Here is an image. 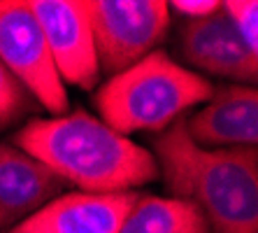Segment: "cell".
Returning a JSON list of instances; mask_svg holds the SVG:
<instances>
[{
	"instance_id": "6da1fadb",
	"label": "cell",
	"mask_w": 258,
	"mask_h": 233,
	"mask_svg": "<svg viewBox=\"0 0 258 233\" xmlns=\"http://www.w3.org/2000/svg\"><path fill=\"white\" fill-rule=\"evenodd\" d=\"M14 147L84 194L135 192L158 177V163L149 150L84 110L28 121L14 135Z\"/></svg>"
},
{
	"instance_id": "7a4b0ae2",
	"label": "cell",
	"mask_w": 258,
	"mask_h": 233,
	"mask_svg": "<svg viewBox=\"0 0 258 233\" xmlns=\"http://www.w3.org/2000/svg\"><path fill=\"white\" fill-rule=\"evenodd\" d=\"M154 159L172 198L196 205L210 233H258L256 147L203 150L181 117L156 137Z\"/></svg>"
},
{
	"instance_id": "3957f363",
	"label": "cell",
	"mask_w": 258,
	"mask_h": 233,
	"mask_svg": "<svg viewBox=\"0 0 258 233\" xmlns=\"http://www.w3.org/2000/svg\"><path fill=\"white\" fill-rule=\"evenodd\" d=\"M214 84L181 66L163 49L112 75L96 94L100 121L131 135L138 131H163L191 108L207 103Z\"/></svg>"
},
{
	"instance_id": "277c9868",
	"label": "cell",
	"mask_w": 258,
	"mask_h": 233,
	"mask_svg": "<svg viewBox=\"0 0 258 233\" xmlns=\"http://www.w3.org/2000/svg\"><path fill=\"white\" fill-rule=\"evenodd\" d=\"M100 70L119 75L151 54L170 26L163 0H84Z\"/></svg>"
},
{
	"instance_id": "5b68a950",
	"label": "cell",
	"mask_w": 258,
	"mask_h": 233,
	"mask_svg": "<svg viewBox=\"0 0 258 233\" xmlns=\"http://www.w3.org/2000/svg\"><path fill=\"white\" fill-rule=\"evenodd\" d=\"M0 61L24 84L33 101L54 117L66 114V84L49 54L42 28L26 0H0Z\"/></svg>"
},
{
	"instance_id": "8992f818",
	"label": "cell",
	"mask_w": 258,
	"mask_h": 233,
	"mask_svg": "<svg viewBox=\"0 0 258 233\" xmlns=\"http://www.w3.org/2000/svg\"><path fill=\"white\" fill-rule=\"evenodd\" d=\"M28 5L63 84L93 89L100 77V63L84 5L75 0H30Z\"/></svg>"
},
{
	"instance_id": "52a82bcc",
	"label": "cell",
	"mask_w": 258,
	"mask_h": 233,
	"mask_svg": "<svg viewBox=\"0 0 258 233\" xmlns=\"http://www.w3.org/2000/svg\"><path fill=\"white\" fill-rule=\"evenodd\" d=\"M181 59L191 68L214 77L253 86L258 77V54L244 44L228 14L219 7L205 19H188L179 28Z\"/></svg>"
},
{
	"instance_id": "ba28073f",
	"label": "cell",
	"mask_w": 258,
	"mask_h": 233,
	"mask_svg": "<svg viewBox=\"0 0 258 233\" xmlns=\"http://www.w3.org/2000/svg\"><path fill=\"white\" fill-rule=\"evenodd\" d=\"M193 143L203 150L256 147L258 143V91L249 84L214 86L210 101L198 112L184 117Z\"/></svg>"
},
{
	"instance_id": "9c48e42d",
	"label": "cell",
	"mask_w": 258,
	"mask_h": 233,
	"mask_svg": "<svg viewBox=\"0 0 258 233\" xmlns=\"http://www.w3.org/2000/svg\"><path fill=\"white\" fill-rule=\"evenodd\" d=\"M140 192L63 194L7 233H119Z\"/></svg>"
},
{
	"instance_id": "30bf717a",
	"label": "cell",
	"mask_w": 258,
	"mask_h": 233,
	"mask_svg": "<svg viewBox=\"0 0 258 233\" xmlns=\"http://www.w3.org/2000/svg\"><path fill=\"white\" fill-rule=\"evenodd\" d=\"M66 187L35 156L0 143V231H12L54 198L63 196Z\"/></svg>"
},
{
	"instance_id": "8fae6325",
	"label": "cell",
	"mask_w": 258,
	"mask_h": 233,
	"mask_svg": "<svg viewBox=\"0 0 258 233\" xmlns=\"http://www.w3.org/2000/svg\"><path fill=\"white\" fill-rule=\"evenodd\" d=\"M119 233H210V224L188 201L140 194Z\"/></svg>"
},
{
	"instance_id": "7c38bea8",
	"label": "cell",
	"mask_w": 258,
	"mask_h": 233,
	"mask_svg": "<svg viewBox=\"0 0 258 233\" xmlns=\"http://www.w3.org/2000/svg\"><path fill=\"white\" fill-rule=\"evenodd\" d=\"M35 105L26 86L7 70V66L0 61V128L12 126L21 119L30 108Z\"/></svg>"
},
{
	"instance_id": "4fadbf2b",
	"label": "cell",
	"mask_w": 258,
	"mask_h": 233,
	"mask_svg": "<svg viewBox=\"0 0 258 233\" xmlns=\"http://www.w3.org/2000/svg\"><path fill=\"white\" fill-rule=\"evenodd\" d=\"M223 12L228 14L230 24L235 26L237 35L244 40V44L258 54V3L256 0H228L221 3Z\"/></svg>"
},
{
	"instance_id": "5bb4252c",
	"label": "cell",
	"mask_w": 258,
	"mask_h": 233,
	"mask_svg": "<svg viewBox=\"0 0 258 233\" xmlns=\"http://www.w3.org/2000/svg\"><path fill=\"white\" fill-rule=\"evenodd\" d=\"M168 7L177 10L179 14H186L188 19H205L214 14L221 3H216V0H174V3H168Z\"/></svg>"
}]
</instances>
